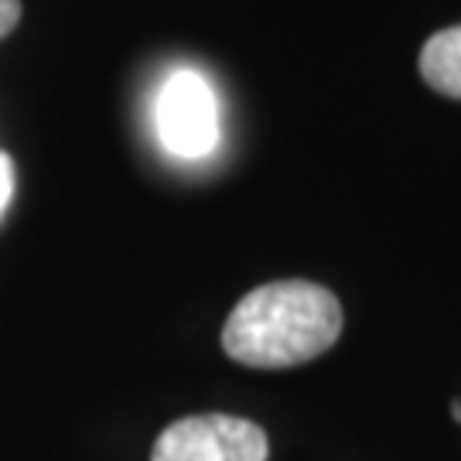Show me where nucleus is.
<instances>
[{"mask_svg":"<svg viewBox=\"0 0 461 461\" xmlns=\"http://www.w3.org/2000/svg\"><path fill=\"white\" fill-rule=\"evenodd\" d=\"M342 335L339 297L312 280H274L249 291L222 329L226 356L253 369L301 366Z\"/></svg>","mask_w":461,"mask_h":461,"instance_id":"nucleus-1","label":"nucleus"},{"mask_svg":"<svg viewBox=\"0 0 461 461\" xmlns=\"http://www.w3.org/2000/svg\"><path fill=\"white\" fill-rule=\"evenodd\" d=\"M267 434L253 420L230 413H198L161 430L150 461H267Z\"/></svg>","mask_w":461,"mask_h":461,"instance_id":"nucleus-3","label":"nucleus"},{"mask_svg":"<svg viewBox=\"0 0 461 461\" xmlns=\"http://www.w3.org/2000/svg\"><path fill=\"white\" fill-rule=\"evenodd\" d=\"M451 413H455V420H461V400L455 403V407H451Z\"/></svg>","mask_w":461,"mask_h":461,"instance_id":"nucleus-7","label":"nucleus"},{"mask_svg":"<svg viewBox=\"0 0 461 461\" xmlns=\"http://www.w3.org/2000/svg\"><path fill=\"white\" fill-rule=\"evenodd\" d=\"M17 21H21V0H0V38L14 32Z\"/></svg>","mask_w":461,"mask_h":461,"instance_id":"nucleus-6","label":"nucleus"},{"mask_svg":"<svg viewBox=\"0 0 461 461\" xmlns=\"http://www.w3.org/2000/svg\"><path fill=\"white\" fill-rule=\"evenodd\" d=\"M420 76L441 96L461 99V24L430 34L420 49Z\"/></svg>","mask_w":461,"mask_h":461,"instance_id":"nucleus-4","label":"nucleus"},{"mask_svg":"<svg viewBox=\"0 0 461 461\" xmlns=\"http://www.w3.org/2000/svg\"><path fill=\"white\" fill-rule=\"evenodd\" d=\"M158 140L171 158L198 161L219 148V99L205 76L178 68L158 89L154 103Z\"/></svg>","mask_w":461,"mask_h":461,"instance_id":"nucleus-2","label":"nucleus"},{"mask_svg":"<svg viewBox=\"0 0 461 461\" xmlns=\"http://www.w3.org/2000/svg\"><path fill=\"white\" fill-rule=\"evenodd\" d=\"M11 198H14V161L0 150V215L7 212Z\"/></svg>","mask_w":461,"mask_h":461,"instance_id":"nucleus-5","label":"nucleus"}]
</instances>
